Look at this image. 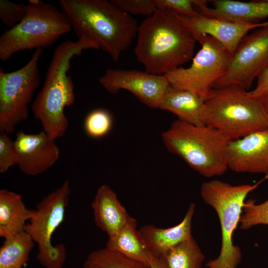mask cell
Listing matches in <instances>:
<instances>
[{"label": "cell", "mask_w": 268, "mask_h": 268, "mask_svg": "<svg viewBox=\"0 0 268 268\" xmlns=\"http://www.w3.org/2000/svg\"><path fill=\"white\" fill-rule=\"evenodd\" d=\"M150 261V268H167L164 258L151 256Z\"/></svg>", "instance_id": "cell-32"}, {"label": "cell", "mask_w": 268, "mask_h": 268, "mask_svg": "<svg viewBox=\"0 0 268 268\" xmlns=\"http://www.w3.org/2000/svg\"><path fill=\"white\" fill-rule=\"evenodd\" d=\"M31 209L25 206L21 196L6 189L0 191V236L4 239L23 231Z\"/></svg>", "instance_id": "cell-20"}, {"label": "cell", "mask_w": 268, "mask_h": 268, "mask_svg": "<svg viewBox=\"0 0 268 268\" xmlns=\"http://www.w3.org/2000/svg\"><path fill=\"white\" fill-rule=\"evenodd\" d=\"M59 3L78 39L95 42L115 62L136 36V20L112 0H60Z\"/></svg>", "instance_id": "cell-2"}, {"label": "cell", "mask_w": 268, "mask_h": 268, "mask_svg": "<svg viewBox=\"0 0 268 268\" xmlns=\"http://www.w3.org/2000/svg\"><path fill=\"white\" fill-rule=\"evenodd\" d=\"M134 53L145 71L165 75L193 58L196 39L182 16L158 9L138 26Z\"/></svg>", "instance_id": "cell-1"}, {"label": "cell", "mask_w": 268, "mask_h": 268, "mask_svg": "<svg viewBox=\"0 0 268 268\" xmlns=\"http://www.w3.org/2000/svg\"><path fill=\"white\" fill-rule=\"evenodd\" d=\"M204 258L192 236L171 250L164 259L167 268H201Z\"/></svg>", "instance_id": "cell-23"}, {"label": "cell", "mask_w": 268, "mask_h": 268, "mask_svg": "<svg viewBox=\"0 0 268 268\" xmlns=\"http://www.w3.org/2000/svg\"><path fill=\"white\" fill-rule=\"evenodd\" d=\"M100 84L110 93L120 90L131 92L141 102L159 108L169 82L164 75H156L135 69H107L100 77Z\"/></svg>", "instance_id": "cell-12"}, {"label": "cell", "mask_w": 268, "mask_h": 268, "mask_svg": "<svg viewBox=\"0 0 268 268\" xmlns=\"http://www.w3.org/2000/svg\"><path fill=\"white\" fill-rule=\"evenodd\" d=\"M159 109L176 115L178 120L187 123L205 125L204 100L190 91L169 85Z\"/></svg>", "instance_id": "cell-19"}, {"label": "cell", "mask_w": 268, "mask_h": 268, "mask_svg": "<svg viewBox=\"0 0 268 268\" xmlns=\"http://www.w3.org/2000/svg\"><path fill=\"white\" fill-rule=\"evenodd\" d=\"M193 0L195 7L201 14L231 22L255 24L268 17V0L240 1L232 0Z\"/></svg>", "instance_id": "cell-16"}, {"label": "cell", "mask_w": 268, "mask_h": 268, "mask_svg": "<svg viewBox=\"0 0 268 268\" xmlns=\"http://www.w3.org/2000/svg\"><path fill=\"white\" fill-rule=\"evenodd\" d=\"M268 66V23L247 34L233 54L228 68L214 88L239 86L247 91Z\"/></svg>", "instance_id": "cell-11"}, {"label": "cell", "mask_w": 268, "mask_h": 268, "mask_svg": "<svg viewBox=\"0 0 268 268\" xmlns=\"http://www.w3.org/2000/svg\"><path fill=\"white\" fill-rule=\"evenodd\" d=\"M112 126V118L106 110L98 109L90 112L86 117L84 128L86 134L95 138L106 135Z\"/></svg>", "instance_id": "cell-26"}, {"label": "cell", "mask_w": 268, "mask_h": 268, "mask_svg": "<svg viewBox=\"0 0 268 268\" xmlns=\"http://www.w3.org/2000/svg\"><path fill=\"white\" fill-rule=\"evenodd\" d=\"M248 94L256 98L268 94V66L258 76L256 87L253 90L248 91Z\"/></svg>", "instance_id": "cell-31"}, {"label": "cell", "mask_w": 268, "mask_h": 268, "mask_svg": "<svg viewBox=\"0 0 268 268\" xmlns=\"http://www.w3.org/2000/svg\"><path fill=\"white\" fill-rule=\"evenodd\" d=\"M157 8L173 10L183 16L197 15L199 12L195 8L193 0H154Z\"/></svg>", "instance_id": "cell-30"}, {"label": "cell", "mask_w": 268, "mask_h": 268, "mask_svg": "<svg viewBox=\"0 0 268 268\" xmlns=\"http://www.w3.org/2000/svg\"><path fill=\"white\" fill-rule=\"evenodd\" d=\"M267 178L254 185H232L216 179L203 183L200 194L204 202L217 213L221 230V247L218 257L209 261L208 268H237L241 261V252L233 244L232 236L243 212L248 195Z\"/></svg>", "instance_id": "cell-6"}, {"label": "cell", "mask_w": 268, "mask_h": 268, "mask_svg": "<svg viewBox=\"0 0 268 268\" xmlns=\"http://www.w3.org/2000/svg\"><path fill=\"white\" fill-rule=\"evenodd\" d=\"M71 194L69 182L48 194L31 209L30 217L24 231L37 244L36 258L44 268H62L67 252L63 244L53 245L52 238L65 219Z\"/></svg>", "instance_id": "cell-8"}, {"label": "cell", "mask_w": 268, "mask_h": 268, "mask_svg": "<svg viewBox=\"0 0 268 268\" xmlns=\"http://www.w3.org/2000/svg\"><path fill=\"white\" fill-rule=\"evenodd\" d=\"M42 52L36 49L27 64L15 71L0 68V133H13L28 118V106L40 82L38 63Z\"/></svg>", "instance_id": "cell-10"}, {"label": "cell", "mask_w": 268, "mask_h": 268, "mask_svg": "<svg viewBox=\"0 0 268 268\" xmlns=\"http://www.w3.org/2000/svg\"><path fill=\"white\" fill-rule=\"evenodd\" d=\"M34 244L25 231L5 239L0 248V268H22Z\"/></svg>", "instance_id": "cell-22"}, {"label": "cell", "mask_w": 268, "mask_h": 268, "mask_svg": "<svg viewBox=\"0 0 268 268\" xmlns=\"http://www.w3.org/2000/svg\"><path fill=\"white\" fill-rule=\"evenodd\" d=\"M200 44L201 48L189 67H179L164 75L170 85L193 92L205 101L227 71L232 55L209 36L202 37Z\"/></svg>", "instance_id": "cell-9"}, {"label": "cell", "mask_w": 268, "mask_h": 268, "mask_svg": "<svg viewBox=\"0 0 268 268\" xmlns=\"http://www.w3.org/2000/svg\"><path fill=\"white\" fill-rule=\"evenodd\" d=\"M181 16L197 42L200 43L202 37L209 36L219 42L232 55L241 40L251 30L268 23V21L255 24L239 23L208 16L199 12L194 16Z\"/></svg>", "instance_id": "cell-15"}, {"label": "cell", "mask_w": 268, "mask_h": 268, "mask_svg": "<svg viewBox=\"0 0 268 268\" xmlns=\"http://www.w3.org/2000/svg\"><path fill=\"white\" fill-rule=\"evenodd\" d=\"M195 205L191 203L183 220L177 225L167 228L146 225L139 233L151 256L164 258L173 248L192 236V222Z\"/></svg>", "instance_id": "cell-17"}, {"label": "cell", "mask_w": 268, "mask_h": 268, "mask_svg": "<svg viewBox=\"0 0 268 268\" xmlns=\"http://www.w3.org/2000/svg\"><path fill=\"white\" fill-rule=\"evenodd\" d=\"M118 6L128 14L152 15L157 9L154 0H112Z\"/></svg>", "instance_id": "cell-28"}, {"label": "cell", "mask_w": 268, "mask_h": 268, "mask_svg": "<svg viewBox=\"0 0 268 268\" xmlns=\"http://www.w3.org/2000/svg\"><path fill=\"white\" fill-rule=\"evenodd\" d=\"M228 168L237 173L262 174L268 179V129L229 140Z\"/></svg>", "instance_id": "cell-14"}, {"label": "cell", "mask_w": 268, "mask_h": 268, "mask_svg": "<svg viewBox=\"0 0 268 268\" xmlns=\"http://www.w3.org/2000/svg\"><path fill=\"white\" fill-rule=\"evenodd\" d=\"M162 138L169 151L204 177L220 176L228 169L226 148L229 140L215 129L177 119L162 133Z\"/></svg>", "instance_id": "cell-4"}, {"label": "cell", "mask_w": 268, "mask_h": 268, "mask_svg": "<svg viewBox=\"0 0 268 268\" xmlns=\"http://www.w3.org/2000/svg\"><path fill=\"white\" fill-rule=\"evenodd\" d=\"M259 99H260L261 102L263 110L268 120V94L266 95Z\"/></svg>", "instance_id": "cell-33"}, {"label": "cell", "mask_w": 268, "mask_h": 268, "mask_svg": "<svg viewBox=\"0 0 268 268\" xmlns=\"http://www.w3.org/2000/svg\"><path fill=\"white\" fill-rule=\"evenodd\" d=\"M87 49L100 50L95 42L85 38L76 41H65L59 45L54 51L43 87L32 103L34 118L53 139L65 134L68 121L64 110L75 101L73 82L67 74L71 60Z\"/></svg>", "instance_id": "cell-3"}, {"label": "cell", "mask_w": 268, "mask_h": 268, "mask_svg": "<svg viewBox=\"0 0 268 268\" xmlns=\"http://www.w3.org/2000/svg\"><path fill=\"white\" fill-rule=\"evenodd\" d=\"M17 157L14 141L4 133L0 134V173L6 172L16 165Z\"/></svg>", "instance_id": "cell-29"}, {"label": "cell", "mask_w": 268, "mask_h": 268, "mask_svg": "<svg viewBox=\"0 0 268 268\" xmlns=\"http://www.w3.org/2000/svg\"><path fill=\"white\" fill-rule=\"evenodd\" d=\"M14 141L16 165L26 175L41 174L52 167L59 158L60 150L55 140L43 131L36 134L19 131Z\"/></svg>", "instance_id": "cell-13"}, {"label": "cell", "mask_w": 268, "mask_h": 268, "mask_svg": "<svg viewBox=\"0 0 268 268\" xmlns=\"http://www.w3.org/2000/svg\"><path fill=\"white\" fill-rule=\"evenodd\" d=\"M205 124L221 132L229 140L268 129L260 99L234 85L214 89L204 101Z\"/></svg>", "instance_id": "cell-5"}, {"label": "cell", "mask_w": 268, "mask_h": 268, "mask_svg": "<svg viewBox=\"0 0 268 268\" xmlns=\"http://www.w3.org/2000/svg\"><path fill=\"white\" fill-rule=\"evenodd\" d=\"M26 13V5L8 0H0V19L9 29L18 24Z\"/></svg>", "instance_id": "cell-27"}, {"label": "cell", "mask_w": 268, "mask_h": 268, "mask_svg": "<svg viewBox=\"0 0 268 268\" xmlns=\"http://www.w3.org/2000/svg\"><path fill=\"white\" fill-rule=\"evenodd\" d=\"M136 225L135 219L131 217L118 232L108 237L105 247L150 265V255Z\"/></svg>", "instance_id": "cell-21"}, {"label": "cell", "mask_w": 268, "mask_h": 268, "mask_svg": "<svg viewBox=\"0 0 268 268\" xmlns=\"http://www.w3.org/2000/svg\"><path fill=\"white\" fill-rule=\"evenodd\" d=\"M71 27L55 5L42 0L26 5V13L16 26L0 36V60L5 62L21 51L47 48Z\"/></svg>", "instance_id": "cell-7"}, {"label": "cell", "mask_w": 268, "mask_h": 268, "mask_svg": "<svg viewBox=\"0 0 268 268\" xmlns=\"http://www.w3.org/2000/svg\"><path fill=\"white\" fill-rule=\"evenodd\" d=\"M239 223L242 230L260 224L268 225V199L259 204L253 200L245 201Z\"/></svg>", "instance_id": "cell-25"}, {"label": "cell", "mask_w": 268, "mask_h": 268, "mask_svg": "<svg viewBox=\"0 0 268 268\" xmlns=\"http://www.w3.org/2000/svg\"><path fill=\"white\" fill-rule=\"evenodd\" d=\"M91 206L96 226L108 237L118 232L131 217L115 192L107 185L99 187Z\"/></svg>", "instance_id": "cell-18"}, {"label": "cell", "mask_w": 268, "mask_h": 268, "mask_svg": "<svg viewBox=\"0 0 268 268\" xmlns=\"http://www.w3.org/2000/svg\"><path fill=\"white\" fill-rule=\"evenodd\" d=\"M84 268H150V265L106 247L95 250L87 257Z\"/></svg>", "instance_id": "cell-24"}]
</instances>
